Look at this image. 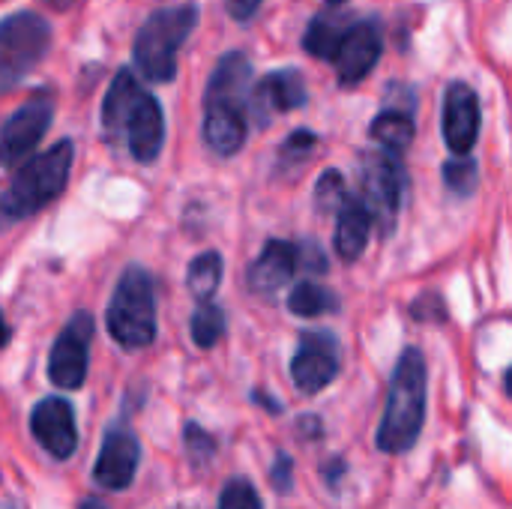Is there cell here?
Masks as SVG:
<instances>
[{"mask_svg":"<svg viewBox=\"0 0 512 509\" xmlns=\"http://www.w3.org/2000/svg\"><path fill=\"white\" fill-rule=\"evenodd\" d=\"M444 183H447V189H450L453 195H459V198L474 195V189H477V183H480V168H477V162L468 159V156L450 159V162L444 165Z\"/></svg>","mask_w":512,"mask_h":509,"instance_id":"obj_26","label":"cell"},{"mask_svg":"<svg viewBox=\"0 0 512 509\" xmlns=\"http://www.w3.org/2000/svg\"><path fill=\"white\" fill-rule=\"evenodd\" d=\"M6 509H12V504H6Z\"/></svg>","mask_w":512,"mask_h":509,"instance_id":"obj_40","label":"cell"},{"mask_svg":"<svg viewBox=\"0 0 512 509\" xmlns=\"http://www.w3.org/2000/svg\"><path fill=\"white\" fill-rule=\"evenodd\" d=\"M381 51H384V33H381V24L375 18H366V21H354L333 66H336V78L342 87H354L360 84L372 69L375 63L381 60Z\"/></svg>","mask_w":512,"mask_h":509,"instance_id":"obj_12","label":"cell"},{"mask_svg":"<svg viewBox=\"0 0 512 509\" xmlns=\"http://www.w3.org/2000/svg\"><path fill=\"white\" fill-rule=\"evenodd\" d=\"M189 333H192V342L198 348H213L225 336V312L210 300L198 303V309L189 321Z\"/></svg>","mask_w":512,"mask_h":509,"instance_id":"obj_24","label":"cell"},{"mask_svg":"<svg viewBox=\"0 0 512 509\" xmlns=\"http://www.w3.org/2000/svg\"><path fill=\"white\" fill-rule=\"evenodd\" d=\"M327 3H330V6H333V9H336V6H342V3H345V0H327Z\"/></svg>","mask_w":512,"mask_h":509,"instance_id":"obj_39","label":"cell"},{"mask_svg":"<svg viewBox=\"0 0 512 509\" xmlns=\"http://www.w3.org/2000/svg\"><path fill=\"white\" fill-rule=\"evenodd\" d=\"M369 135L372 141H378L381 147L393 150V153H402L411 147L414 141V120L405 108H387L384 114H378L369 126Z\"/></svg>","mask_w":512,"mask_h":509,"instance_id":"obj_21","label":"cell"},{"mask_svg":"<svg viewBox=\"0 0 512 509\" xmlns=\"http://www.w3.org/2000/svg\"><path fill=\"white\" fill-rule=\"evenodd\" d=\"M297 267H303V270H309L315 276L327 273V255L321 252V246L315 240H306V243L297 246Z\"/></svg>","mask_w":512,"mask_h":509,"instance_id":"obj_31","label":"cell"},{"mask_svg":"<svg viewBox=\"0 0 512 509\" xmlns=\"http://www.w3.org/2000/svg\"><path fill=\"white\" fill-rule=\"evenodd\" d=\"M30 432H33L36 444L60 462L69 459L78 447L75 411L60 396H48L30 411Z\"/></svg>","mask_w":512,"mask_h":509,"instance_id":"obj_13","label":"cell"},{"mask_svg":"<svg viewBox=\"0 0 512 509\" xmlns=\"http://www.w3.org/2000/svg\"><path fill=\"white\" fill-rule=\"evenodd\" d=\"M78 509H108L99 498H87V501H81V507Z\"/></svg>","mask_w":512,"mask_h":509,"instance_id":"obj_36","label":"cell"},{"mask_svg":"<svg viewBox=\"0 0 512 509\" xmlns=\"http://www.w3.org/2000/svg\"><path fill=\"white\" fill-rule=\"evenodd\" d=\"M270 483L279 495H288L291 486H294V459L288 453H279L276 462H273V471H270Z\"/></svg>","mask_w":512,"mask_h":509,"instance_id":"obj_32","label":"cell"},{"mask_svg":"<svg viewBox=\"0 0 512 509\" xmlns=\"http://www.w3.org/2000/svg\"><path fill=\"white\" fill-rule=\"evenodd\" d=\"M348 186H345V177L336 171V168H327L318 183H315V204L321 213H339L348 201Z\"/></svg>","mask_w":512,"mask_h":509,"instance_id":"obj_25","label":"cell"},{"mask_svg":"<svg viewBox=\"0 0 512 509\" xmlns=\"http://www.w3.org/2000/svg\"><path fill=\"white\" fill-rule=\"evenodd\" d=\"M102 129L111 141H126L132 159L156 162L165 144V114L156 96L144 93L129 69H120L102 102Z\"/></svg>","mask_w":512,"mask_h":509,"instance_id":"obj_1","label":"cell"},{"mask_svg":"<svg viewBox=\"0 0 512 509\" xmlns=\"http://www.w3.org/2000/svg\"><path fill=\"white\" fill-rule=\"evenodd\" d=\"M504 390H507V396L512 399V366L507 369V375H504Z\"/></svg>","mask_w":512,"mask_h":509,"instance_id":"obj_38","label":"cell"},{"mask_svg":"<svg viewBox=\"0 0 512 509\" xmlns=\"http://www.w3.org/2000/svg\"><path fill=\"white\" fill-rule=\"evenodd\" d=\"M306 81L297 69H276L270 75H264V81H258L252 87L249 96V117L258 120L261 126H267V120L273 114L282 111H294L306 105Z\"/></svg>","mask_w":512,"mask_h":509,"instance_id":"obj_15","label":"cell"},{"mask_svg":"<svg viewBox=\"0 0 512 509\" xmlns=\"http://www.w3.org/2000/svg\"><path fill=\"white\" fill-rule=\"evenodd\" d=\"M90 339H93V318L87 312H78L69 318L63 333L54 339V348L48 354V378L60 390H78L87 378V360H90Z\"/></svg>","mask_w":512,"mask_h":509,"instance_id":"obj_8","label":"cell"},{"mask_svg":"<svg viewBox=\"0 0 512 509\" xmlns=\"http://www.w3.org/2000/svg\"><path fill=\"white\" fill-rule=\"evenodd\" d=\"M105 327L111 339L126 351H141L153 345L156 339V297H153V279L144 267L132 264L111 294Z\"/></svg>","mask_w":512,"mask_h":509,"instance_id":"obj_5","label":"cell"},{"mask_svg":"<svg viewBox=\"0 0 512 509\" xmlns=\"http://www.w3.org/2000/svg\"><path fill=\"white\" fill-rule=\"evenodd\" d=\"M51 117H54V99H51V93L39 90L3 123L0 147H3L6 168H15L24 156H30L36 150V144L42 141V135L51 126Z\"/></svg>","mask_w":512,"mask_h":509,"instance_id":"obj_10","label":"cell"},{"mask_svg":"<svg viewBox=\"0 0 512 509\" xmlns=\"http://www.w3.org/2000/svg\"><path fill=\"white\" fill-rule=\"evenodd\" d=\"M372 228H375V219H372L366 201L357 198V195H351L345 201V207L339 210V219H336V237H333V243H336L339 258L348 261V264L357 261L366 252V243H369Z\"/></svg>","mask_w":512,"mask_h":509,"instance_id":"obj_19","label":"cell"},{"mask_svg":"<svg viewBox=\"0 0 512 509\" xmlns=\"http://www.w3.org/2000/svg\"><path fill=\"white\" fill-rule=\"evenodd\" d=\"M75 162V144L69 138L57 141L45 153L30 156L9 180L3 192V216L6 219H27L60 198L69 183V171Z\"/></svg>","mask_w":512,"mask_h":509,"instance_id":"obj_3","label":"cell"},{"mask_svg":"<svg viewBox=\"0 0 512 509\" xmlns=\"http://www.w3.org/2000/svg\"><path fill=\"white\" fill-rule=\"evenodd\" d=\"M261 0H228V12L234 21H249L258 12Z\"/></svg>","mask_w":512,"mask_h":509,"instance_id":"obj_33","label":"cell"},{"mask_svg":"<svg viewBox=\"0 0 512 509\" xmlns=\"http://www.w3.org/2000/svg\"><path fill=\"white\" fill-rule=\"evenodd\" d=\"M339 339L327 330H312L300 336L297 354L291 360V381L300 393L315 396L330 387L339 375Z\"/></svg>","mask_w":512,"mask_h":509,"instance_id":"obj_9","label":"cell"},{"mask_svg":"<svg viewBox=\"0 0 512 509\" xmlns=\"http://www.w3.org/2000/svg\"><path fill=\"white\" fill-rule=\"evenodd\" d=\"M183 441H186V453H189L192 468L195 471H204L213 462V456H216V438L207 435L198 423H186Z\"/></svg>","mask_w":512,"mask_h":509,"instance_id":"obj_27","label":"cell"},{"mask_svg":"<svg viewBox=\"0 0 512 509\" xmlns=\"http://www.w3.org/2000/svg\"><path fill=\"white\" fill-rule=\"evenodd\" d=\"M315 144H318L315 132H309V129H297L294 135H288V138H285V144H282V159H288V162H303V159H309V156H312Z\"/></svg>","mask_w":512,"mask_h":509,"instance_id":"obj_30","label":"cell"},{"mask_svg":"<svg viewBox=\"0 0 512 509\" xmlns=\"http://www.w3.org/2000/svg\"><path fill=\"white\" fill-rule=\"evenodd\" d=\"M480 135V99L465 81H453L444 96V141L453 156H468Z\"/></svg>","mask_w":512,"mask_h":509,"instance_id":"obj_14","label":"cell"},{"mask_svg":"<svg viewBox=\"0 0 512 509\" xmlns=\"http://www.w3.org/2000/svg\"><path fill=\"white\" fill-rule=\"evenodd\" d=\"M411 315L414 321H447V306H444V297L438 291H423L414 303H411Z\"/></svg>","mask_w":512,"mask_h":509,"instance_id":"obj_29","label":"cell"},{"mask_svg":"<svg viewBox=\"0 0 512 509\" xmlns=\"http://www.w3.org/2000/svg\"><path fill=\"white\" fill-rule=\"evenodd\" d=\"M51 45V27L36 12H15L0 24V75L3 87H15Z\"/></svg>","mask_w":512,"mask_h":509,"instance_id":"obj_7","label":"cell"},{"mask_svg":"<svg viewBox=\"0 0 512 509\" xmlns=\"http://www.w3.org/2000/svg\"><path fill=\"white\" fill-rule=\"evenodd\" d=\"M351 24L354 21L342 12H324L309 21V27L303 33V48L318 60H336Z\"/></svg>","mask_w":512,"mask_h":509,"instance_id":"obj_20","label":"cell"},{"mask_svg":"<svg viewBox=\"0 0 512 509\" xmlns=\"http://www.w3.org/2000/svg\"><path fill=\"white\" fill-rule=\"evenodd\" d=\"M252 402H255V405H261V408H267L270 414H279V411H282V405H279V402H273V396H267V393H258V390L252 393Z\"/></svg>","mask_w":512,"mask_h":509,"instance_id":"obj_34","label":"cell"},{"mask_svg":"<svg viewBox=\"0 0 512 509\" xmlns=\"http://www.w3.org/2000/svg\"><path fill=\"white\" fill-rule=\"evenodd\" d=\"M249 132V111L231 102H210L204 105V141L219 156H234L246 144Z\"/></svg>","mask_w":512,"mask_h":509,"instance_id":"obj_16","label":"cell"},{"mask_svg":"<svg viewBox=\"0 0 512 509\" xmlns=\"http://www.w3.org/2000/svg\"><path fill=\"white\" fill-rule=\"evenodd\" d=\"M297 270V246L285 243V240H270L264 246V252L255 258V264L249 267V291L258 294V297H276L291 273Z\"/></svg>","mask_w":512,"mask_h":509,"instance_id":"obj_17","label":"cell"},{"mask_svg":"<svg viewBox=\"0 0 512 509\" xmlns=\"http://www.w3.org/2000/svg\"><path fill=\"white\" fill-rule=\"evenodd\" d=\"M288 309H291L297 318H321V315L339 309V300H336L327 288H321V285H315V282H300V285L288 294Z\"/></svg>","mask_w":512,"mask_h":509,"instance_id":"obj_23","label":"cell"},{"mask_svg":"<svg viewBox=\"0 0 512 509\" xmlns=\"http://www.w3.org/2000/svg\"><path fill=\"white\" fill-rule=\"evenodd\" d=\"M219 509H261V498L249 480L234 477L219 495Z\"/></svg>","mask_w":512,"mask_h":509,"instance_id":"obj_28","label":"cell"},{"mask_svg":"<svg viewBox=\"0 0 512 509\" xmlns=\"http://www.w3.org/2000/svg\"><path fill=\"white\" fill-rule=\"evenodd\" d=\"M54 9H69V6H75V0H48Z\"/></svg>","mask_w":512,"mask_h":509,"instance_id":"obj_37","label":"cell"},{"mask_svg":"<svg viewBox=\"0 0 512 509\" xmlns=\"http://www.w3.org/2000/svg\"><path fill=\"white\" fill-rule=\"evenodd\" d=\"M423 423H426V360L417 348H408L402 351L396 372L390 378L375 447L390 456L408 453L417 444Z\"/></svg>","mask_w":512,"mask_h":509,"instance_id":"obj_2","label":"cell"},{"mask_svg":"<svg viewBox=\"0 0 512 509\" xmlns=\"http://www.w3.org/2000/svg\"><path fill=\"white\" fill-rule=\"evenodd\" d=\"M198 24V9L195 6H168L156 9L138 30L132 57L138 72L147 81L165 84L177 72V51L189 39V33Z\"/></svg>","mask_w":512,"mask_h":509,"instance_id":"obj_4","label":"cell"},{"mask_svg":"<svg viewBox=\"0 0 512 509\" xmlns=\"http://www.w3.org/2000/svg\"><path fill=\"white\" fill-rule=\"evenodd\" d=\"M249 96H252V63L243 51H228L216 63V69L207 81L204 105L231 102V105H243L249 111Z\"/></svg>","mask_w":512,"mask_h":509,"instance_id":"obj_18","label":"cell"},{"mask_svg":"<svg viewBox=\"0 0 512 509\" xmlns=\"http://www.w3.org/2000/svg\"><path fill=\"white\" fill-rule=\"evenodd\" d=\"M360 198L366 201L375 228L381 237H390L402 210V195H405V168L399 153L381 147V150H366L360 156Z\"/></svg>","mask_w":512,"mask_h":509,"instance_id":"obj_6","label":"cell"},{"mask_svg":"<svg viewBox=\"0 0 512 509\" xmlns=\"http://www.w3.org/2000/svg\"><path fill=\"white\" fill-rule=\"evenodd\" d=\"M186 285L198 303H207L222 285V255L219 252H201L198 258H192L189 273H186Z\"/></svg>","mask_w":512,"mask_h":509,"instance_id":"obj_22","label":"cell"},{"mask_svg":"<svg viewBox=\"0 0 512 509\" xmlns=\"http://www.w3.org/2000/svg\"><path fill=\"white\" fill-rule=\"evenodd\" d=\"M141 462V444L126 426H111L102 438L99 459L93 465V483L105 492H123L132 486Z\"/></svg>","mask_w":512,"mask_h":509,"instance_id":"obj_11","label":"cell"},{"mask_svg":"<svg viewBox=\"0 0 512 509\" xmlns=\"http://www.w3.org/2000/svg\"><path fill=\"white\" fill-rule=\"evenodd\" d=\"M300 432H303L306 438H309V435L318 438V435H321V420H318V417H300Z\"/></svg>","mask_w":512,"mask_h":509,"instance_id":"obj_35","label":"cell"}]
</instances>
